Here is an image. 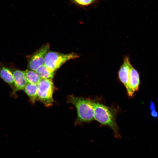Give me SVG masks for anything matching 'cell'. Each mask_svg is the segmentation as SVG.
I'll list each match as a JSON object with an SVG mask.
<instances>
[{
	"label": "cell",
	"mask_w": 158,
	"mask_h": 158,
	"mask_svg": "<svg viewBox=\"0 0 158 158\" xmlns=\"http://www.w3.org/2000/svg\"><path fill=\"white\" fill-rule=\"evenodd\" d=\"M93 106L94 119L102 125L110 127L113 130L116 137H119L118 126L116 119L117 113L116 109L94 101Z\"/></svg>",
	"instance_id": "cell-1"
},
{
	"label": "cell",
	"mask_w": 158,
	"mask_h": 158,
	"mask_svg": "<svg viewBox=\"0 0 158 158\" xmlns=\"http://www.w3.org/2000/svg\"><path fill=\"white\" fill-rule=\"evenodd\" d=\"M67 100L68 103L74 105L77 109L76 124L90 122L94 119L93 101L72 95L68 97Z\"/></svg>",
	"instance_id": "cell-2"
},
{
	"label": "cell",
	"mask_w": 158,
	"mask_h": 158,
	"mask_svg": "<svg viewBox=\"0 0 158 158\" xmlns=\"http://www.w3.org/2000/svg\"><path fill=\"white\" fill-rule=\"evenodd\" d=\"M79 56V54L73 52L64 54L53 51L48 52L45 56L44 64L49 70L54 71L68 60Z\"/></svg>",
	"instance_id": "cell-3"
},
{
	"label": "cell",
	"mask_w": 158,
	"mask_h": 158,
	"mask_svg": "<svg viewBox=\"0 0 158 158\" xmlns=\"http://www.w3.org/2000/svg\"><path fill=\"white\" fill-rule=\"evenodd\" d=\"M37 100L42 103L46 107L53 104V93L54 86L52 79L42 78L37 84Z\"/></svg>",
	"instance_id": "cell-4"
},
{
	"label": "cell",
	"mask_w": 158,
	"mask_h": 158,
	"mask_svg": "<svg viewBox=\"0 0 158 158\" xmlns=\"http://www.w3.org/2000/svg\"><path fill=\"white\" fill-rule=\"evenodd\" d=\"M49 48V44H44L29 57L28 60V69L35 71L44 64L45 56Z\"/></svg>",
	"instance_id": "cell-5"
},
{
	"label": "cell",
	"mask_w": 158,
	"mask_h": 158,
	"mask_svg": "<svg viewBox=\"0 0 158 158\" xmlns=\"http://www.w3.org/2000/svg\"><path fill=\"white\" fill-rule=\"evenodd\" d=\"M131 64L128 57H125L123 62L118 72V78L126 87L128 96L132 97L134 94L130 90L129 78Z\"/></svg>",
	"instance_id": "cell-6"
},
{
	"label": "cell",
	"mask_w": 158,
	"mask_h": 158,
	"mask_svg": "<svg viewBox=\"0 0 158 158\" xmlns=\"http://www.w3.org/2000/svg\"><path fill=\"white\" fill-rule=\"evenodd\" d=\"M12 73L14 85L13 93H16L17 91L20 90H23L27 83L25 71L15 69Z\"/></svg>",
	"instance_id": "cell-7"
},
{
	"label": "cell",
	"mask_w": 158,
	"mask_h": 158,
	"mask_svg": "<svg viewBox=\"0 0 158 158\" xmlns=\"http://www.w3.org/2000/svg\"><path fill=\"white\" fill-rule=\"evenodd\" d=\"M140 82L139 74L131 65L130 71L129 83L130 90L133 93L138 90Z\"/></svg>",
	"instance_id": "cell-8"
},
{
	"label": "cell",
	"mask_w": 158,
	"mask_h": 158,
	"mask_svg": "<svg viewBox=\"0 0 158 158\" xmlns=\"http://www.w3.org/2000/svg\"><path fill=\"white\" fill-rule=\"evenodd\" d=\"M0 77L11 87L13 91L14 89L13 74L11 71L0 63Z\"/></svg>",
	"instance_id": "cell-9"
},
{
	"label": "cell",
	"mask_w": 158,
	"mask_h": 158,
	"mask_svg": "<svg viewBox=\"0 0 158 158\" xmlns=\"http://www.w3.org/2000/svg\"><path fill=\"white\" fill-rule=\"evenodd\" d=\"M23 90L29 97L31 102L34 104L37 101V85L27 83Z\"/></svg>",
	"instance_id": "cell-10"
},
{
	"label": "cell",
	"mask_w": 158,
	"mask_h": 158,
	"mask_svg": "<svg viewBox=\"0 0 158 158\" xmlns=\"http://www.w3.org/2000/svg\"><path fill=\"white\" fill-rule=\"evenodd\" d=\"M35 71L42 78L52 79L54 75V71L49 70L44 64L40 66Z\"/></svg>",
	"instance_id": "cell-11"
},
{
	"label": "cell",
	"mask_w": 158,
	"mask_h": 158,
	"mask_svg": "<svg viewBox=\"0 0 158 158\" xmlns=\"http://www.w3.org/2000/svg\"><path fill=\"white\" fill-rule=\"evenodd\" d=\"M25 72L27 83L37 85L42 78L35 71L28 69Z\"/></svg>",
	"instance_id": "cell-12"
},
{
	"label": "cell",
	"mask_w": 158,
	"mask_h": 158,
	"mask_svg": "<svg viewBox=\"0 0 158 158\" xmlns=\"http://www.w3.org/2000/svg\"><path fill=\"white\" fill-rule=\"evenodd\" d=\"M99 0H70L71 4L79 7L85 8L97 2Z\"/></svg>",
	"instance_id": "cell-13"
},
{
	"label": "cell",
	"mask_w": 158,
	"mask_h": 158,
	"mask_svg": "<svg viewBox=\"0 0 158 158\" xmlns=\"http://www.w3.org/2000/svg\"><path fill=\"white\" fill-rule=\"evenodd\" d=\"M151 114L152 116L156 118L158 116L157 112L155 110L151 111Z\"/></svg>",
	"instance_id": "cell-14"
},
{
	"label": "cell",
	"mask_w": 158,
	"mask_h": 158,
	"mask_svg": "<svg viewBox=\"0 0 158 158\" xmlns=\"http://www.w3.org/2000/svg\"><path fill=\"white\" fill-rule=\"evenodd\" d=\"M150 109L151 111L154 110L155 109V107L154 104L153 103L152 101H151V103L150 104Z\"/></svg>",
	"instance_id": "cell-15"
}]
</instances>
